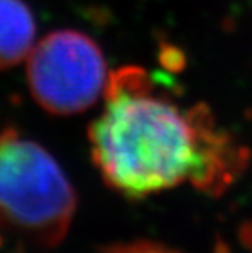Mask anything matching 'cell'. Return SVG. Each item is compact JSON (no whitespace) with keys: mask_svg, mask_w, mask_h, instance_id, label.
<instances>
[{"mask_svg":"<svg viewBox=\"0 0 252 253\" xmlns=\"http://www.w3.org/2000/svg\"><path fill=\"white\" fill-rule=\"evenodd\" d=\"M103 108L89 127L90 152L106 185L143 198L190 183L216 196L238 178L248 152L205 103L182 105L146 69L110 72Z\"/></svg>","mask_w":252,"mask_h":253,"instance_id":"6da1fadb","label":"cell"},{"mask_svg":"<svg viewBox=\"0 0 252 253\" xmlns=\"http://www.w3.org/2000/svg\"><path fill=\"white\" fill-rule=\"evenodd\" d=\"M76 191L57 160L15 127L0 132V227L36 249L64 240Z\"/></svg>","mask_w":252,"mask_h":253,"instance_id":"7a4b0ae2","label":"cell"},{"mask_svg":"<svg viewBox=\"0 0 252 253\" xmlns=\"http://www.w3.org/2000/svg\"><path fill=\"white\" fill-rule=\"evenodd\" d=\"M110 71L100 46L77 30H56L26 57L30 95L54 116L87 111L103 96Z\"/></svg>","mask_w":252,"mask_h":253,"instance_id":"3957f363","label":"cell"},{"mask_svg":"<svg viewBox=\"0 0 252 253\" xmlns=\"http://www.w3.org/2000/svg\"><path fill=\"white\" fill-rule=\"evenodd\" d=\"M36 42V21L23 0H0V72L26 61Z\"/></svg>","mask_w":252,"mask_h":253,"instance_id":"277c9868","label":"cell"},{"mask_svg":"<svg viewBox=\"0 0 252 253\" xmlns=\"http://www.w3.org/2000/svg\"><path fill=\"white\" fill-rule=\"evenodd\" d=\"M106 253H172L152 244H131L123 247H111Z\"/></svg>","mask_w":252,"mask_h":253,"instance_id":"5b68a950","label":"cell"}]
</instances>
